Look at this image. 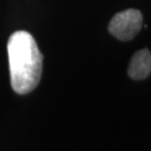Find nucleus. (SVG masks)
I'll return each mask as SVG.
<instances>
[{"label": "nucleus", "mask_w": 151, "mask_h": 151, "mask_svg": "<svg viewBox=\"0 0 151 151\" xmlns=\"http://www.w3.org/2000/svg\"><path fill=\"white\" fill-rule=\"evenodd\" d=\"M12 88L19 94L34 90L42 73L41 52L35 38L25 31L11 35L7 43Z\"/></svg>", "instance_id": "nucleus-1"}, {"label": "nucleus", "mask_w": 151, "mask_h": 151, "mask_svg": "<svg viewBox=\"0 0 151 151\" xmlns=\"http://www.w3.org/2000/svg\"><path fill=\"white\" fill-rule=\"evenodd\" d=\"M142 14L137 9H128L117 13L110 21L109 32L123 41H128L137 35L142 27Z\"/></svg>", "instance_id": "nucleus-2"}, {"label": "nucleus", "mask_w": 151, "mask_h": 151, "mask_svg": "<svg viewBox=\"0 0 151 151\" xmlns=\"http://www.w3.org/2000/svg\"><path fill=\"white\" fill-rule=\"evenodd\" d=\"M132 80H144L151 73V53L148 49H141L134 54L128 70Z\"/></svg>", "instance_id": "nucleus-3"}]
</instances>
